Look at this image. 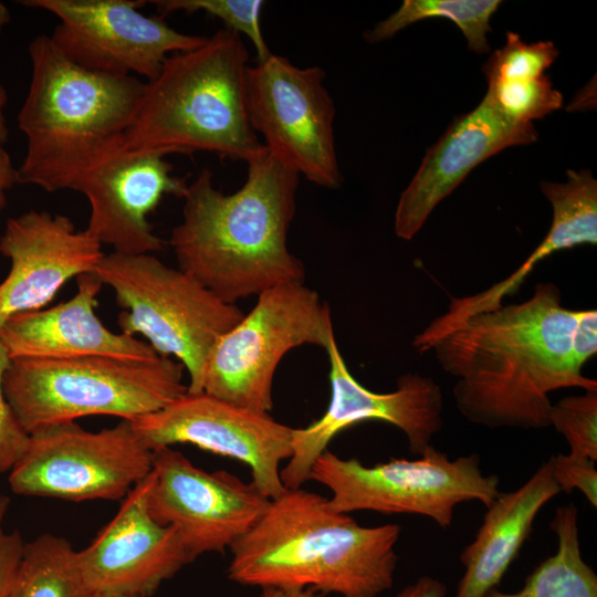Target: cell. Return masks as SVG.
I'll use <instances>...</instances> for the list:
<instances>
[{
	"mask_svg": "<svg viewBox=\"0 0 597 597\" xmlns=\"http://www.w3.org/2000/svg\"><path fill=\"white\" fill-rule=\"evenodd\" d=\"M577 318L558 286L541 282L528 300L475 314L438 339L430 349L457 378L460 413L489 428L541 429L549 426V392L597 390L574 357Z\"/></svg>",
	"mask_w": 597,
	"mask_h": 597,
	"instance_id": "6da1fadb",
	"label": "cell"
},
{
	"mask_svg": "<svg viewBox=\"0 0 597 597\" xmlns=\"http://www.w3.org/2000/svg\"><path fill=\"white\" fill-rule=\"evenodd\" d=\"M247 164L244 184L229 195L214 187L211 170H201L168 241L179 269L229 304L305 274L287 248L300 176L266 148Z\"/></svg>",
	"mask_w": 597,
	"mask_h": 597,
	"instance_id": "7a4b0ae2",
	"label": "cell"
},
{
	"mask_svg": "<svg viewBox=\"0 0 597 597\" xmlns=\"http://www.w3.org/2000/svg\"><path fill=\"white\" fill-rule=\"evenodd\" d=\"M398 524L362 526L315 492L286 489L230 547V580L245 586L377 597L391 588Z\"/></svg>",
	"mask_w": 597,
	"mask_h": 597,
	"instance_id": "3957f363",
	"label": "cell"
},
{
	"mask_svg": "<svg viewBox=\"0 0 597 597\" xmlns=\"http://www.w3.org/2000/svg\"><path fill=\"white\" fill-rule=\"evenodd\" d=\"M28 52L31 78L17 118L27 151L18 184L48 192L72 189L118 150L146 82L82 69L45 34L35 36Z\"/></svg>",
	"mask_w": 597,
	"mask_h": 597,
	"instance_id": "277c9868",
	"label": "cell"
},
{
	"mask_svg": "<svg viewBox=\"0 0 597 597\" xmlns=\"http://www.w3.org/2000/svg\"><path fill=\"white\" fill-rule=\"evenodd\" d=\"M249 52L242 36L226 28L199 46L169 55L146 81L117 153L132 155L198 151L248 163L264 150L248 115Z\"/></svg>",
	"mask_w": 597,
	"mask_h": 597,
	"instance_id": "5b68a950",
	"label": "cell"
},
{
	"mask_svg": "<svg viewBox=\"0 0 597 597\" xmlns=\"http://www.w3.org/2000/svg\"><path fill=\"white\" fill-rule=\"evenodd\" d=\"M184 366L172 357L148 360L107 356L13 358L3 392L21 427L31 434L87 416L133 421L187 391Z\"/></svg>",
	"mask_w": 597,
	"mask_h": 597,
	"instance_id": "8992f818",
	"label": "cell"
},
{
	"mask_svg": "<svg viewBox=\"0 0 597 597\" xmlns=\"http://www.w3.org/2000/svg\"><path fill=\"white\" fill-rule=\"evenodd\" d=\"M94 272L124 308L117 318L122 333L140 334L158 355L178 359L189 375L187 391L202 392L211 348L243 312L154 254L112 252Z\"/></svg>",
	"mask_w": 597,
	"mask_h": 597,
	"instance_id": "52a82bcc",
	"label": "cell"
},
{
	"mask_svg": "<svg viewBox=\"0 0 597 597\" xmlns=\"http://www.w3.org/2000/svg\"><path fill=\"white\" fill-rule=\"evenodd\" d=\"M480 463L476 453L450 460L433 446L418 459L391 458L375 465L327 449L313 463L310 480L329 490L328 505L335 512L416 514L448 528L459 504L479 501L488 506L500 494L499 476L484 474Z\"/></svg>",
	"mask_w": 597,
	"mask_h": 597,
	"instance_id": "ba28073f",
	"label": "cell"
},
{
	"mask_svg": "<svg viewBox=\"0 0 597 597\" xmlns=\"http://www.w3.org/2000/svg\"><path fill=\"white\" fill-rule=\"evenodd\" d=\"M333 335L329 307L316 291L303 282L270 287L258 294L253 308L211 348L202 391L269 413L274 374L283 356L304 344L325 349Z\"/></svg>",
	"mask_w": 597,
	"mask_h": 597,
	"instance_id": "9c48e42d",
	"label": "cell"
},
{
	"mask_svg": "<svg viewBox=\"0 0 597 597\" xmlns=\"http://www.w3.org/2000/svg\"><path fill=\"white\" fill-rule=\"evenodd\" d=\"M154 451L132 422L88 431L75 421L29 434L9 473L13 493L72 502L123 500L153 470Z\"/></svg>",
	"mask_w": 597,
	"mask_h": 597,
	"instance_id": "30bf717a",
	"label": "cell"
},
{
	"mask_svg": "<svg viewBox=\"0 0 597 597\" xmlns=\"http://www.w3.org/2000/svg\"><path fill=\"white\" fill-rule=\"evenodd\" d=\"M320 66L301 67L271 53L248 65L245 98L250 124L268 151L314 185L342 184L334 119L336 108Z\"/></svg>",
	"mask_w": 597,
	"mask_h": 597,
	"instance_id": "8fae6325",
	"label": "cell"
},
{
	"mask_svg": "<svg viewBox=\"0 0 597 597\" xmlns=\"http://www.w3.org/2000/svg\"><path fill=\"white\" fill-rule=\"evenodd\" d=\"M329 360L331 399L325 412L304 428H293L292 455L281 469L286 489H298L310 480L315 460L329 442L357 423L378 420L404 432L409 451L421 455L441 430L443 395L428 376L407 373L390 392L369 390L350 374L333 335L325 348Z\"/></svg>",
	"mask_w": 597,
	"mask_h": 597,
	"instance_id": "7c38bea8",
	"label": "cell"
},
{
	"mask_svg": "<svg viewBox=\"0 0 597 597\" xmlns=\"http://www.w3.org/2000/svg\"><path fill=\"white\" fill-rule=\"evenodd\" d=\"M57 18L50 36L72 63L87 71L133 75L150 81L167 57L195 49L206 36L169 27L160 15L148 17L138 9L145 0H24Z\"/></svg>",
	"mask_w": 597,
	"mask_h": 597,
	"instance_id": "4fadbf2b",
	"label": "cell"
},
{
	"mask_svg": "<svg viewBox=\"0 0 597 597\" xmlns=\"http://www.w3.org/2000/svg\"><path fill=\"white\" fill-rule=\"evenodd\" d=\"M132 426L151 451L179 443L247 464L252 483L269 499L286 488L281 462L292 455L293 428L206 394L186 391L164 408L134 419Z\"/></svg>",
	"mask_w": 597,
	"mask_h": 597,
	"instance_id": "5bb4252c",
	"label": "cell"
},
{
	"mask_svg": "<svg viewBox=\"0 0 597 597\" xmlns=\"http://www.w3.org/2000/svg\"><path fill=\"white\" fill-rule=\"evenodd\" d=\"M270 500L252 482L223 470L208 472L172 447L154 451L148 510L177 532L193 559L230 548Z\"/></svg>",
	"mask_w": 597,
	"mask_h": 597,
	"instance_id": "9a60e30c",
	"label": "cell"
},
{
	"mask_svg": "<svg viewBox=\"0 0 597 597\" xmlns=\"http://www.w3.org/2000/svg\"><path fill=\"white\" fill-rule=\"evenodd\" d=\"M151 472L123 499L113 519L85 548L80 567L94 594L149 597L193 562L177 532L158 523L147 505Z\"/></svg>",
	"mask_w": 597,
	"mask_h": 597,
	"instance_id": "2e32d148",
	"label": "cell"
},
{
	"mask_svg": "<svg viewBox=\"0 0 597 597\" xmlns=\"http://www.w3.org/2000/svg\"><path fill=\"white\" fill-rule=\"evenodd\" d=\"M0 252L11 262L0 283V327L15 314L42 310L72 277L94 272L105 255L69 217L36 210L7 221Z\"/></svg>",
	"mask_w": 597,
	"mask_h": 597,
	"instance_id": "e0dca14e",
	"label": "cell"
},
{
	"mask_svg": "<svg viewBox=\"0 0 597 597\" xmlns=\"http://www.w3.org/2000/svg\"><path fill=\"white\" fill-rule=\"evenodd\" d=\"M187 186L165 157L115 151L71 190L87 198L91 213L85 230L102 245L122 254H153L165 244L148 216L165 196L182 198Z\"/></svg>",
	"mask_w": 597,
	"mask_h": 597,
	"instance_id": "ac0fdd59",
	"label": "cell"
},
{
	"mask_svg": "<svg viewBox=\"0 0 597 597\" xmlns=\"http://www.w3.org/2000/svg\"><path fill=\"white\" fill-rule=\"evenodd\" d=\"M532 124L503 116L485 94L471 112L458 117L426 153L401 192L395 212V233L411 240L439 202L485 159L501 150L537 140Z\"/></svg>",
	"mask_w": 597,
	"mask_h": 597,
	"instance_id": "d6986e66",
	"label": "cell"
},
{
	"mask_svg": "<svg viewBox=\"0 0 597 597\" xmlns=\"http://www.w3.org/2000/svg\"><path fill=\"white\" fill-rule=\"evenodd\" d=\"M103 283L95 272L77 276L75 295L56 306L11 316L0 327L10 359L107 356L148 360L154 348L134 336L109 331L95 307Z\"/></svg>",
	"mask_w": 597,
	"mask_h": 597,
	"instance_id": "ffe728a7",
	"label": "cell"
},
{
	"mask_svg": "<svg viewBox=\"0 0 597 597\" xmlns=\"http://www.w3.org/2000/svg\"><path fill=\"white\" fill-rule=\"evenodd\" d=\"M559 492L547 460L520 488L500 493L486 506L474 540L460 554L464 574L455 597H485L496 588L527 540L536 515Z\"/></svg>",
	"mask_w": 597,
	"mask_h": 597,
	"instance_id": "44dd1931",
	"label": "cell"
},
{
	"mask_svg": "<svg viewBox=\"0 0 597 597\" xmlns=\"http://www.w3.org/2000/svg\"><path fill=\"white\" fill-rule=\"evenodd\" d=\"M551 530L557 551L535 568L524 587L516 593L494 588L485 597H597V576L582 557L577 507H557Z\"/></svg>",
	"mask_w": 597,
	"mask_h": 597,
	"instance_id": "7402d4cb",
	"label": "cell"
},
{
	"mask_svg": "<svg viewBox=\"0 0 597 597\" xmlns=\"http://www.w3.org/2000/svg\"><path fill=\"white\" fill-rule=\"evenodd\" d=\"M71 543L44 533L25 543L10 597H94Z\"/></svg>",
	"mask_w": 597,
	"mask_h": 597,
	"instance_id": "603a6c76",
	"label": "cell"
},
{
	"mask_svg": "<svg viewBox=\"0 0 597 597\" xmlns=\"http://www.w3.org/2000/svg\"><path fill=\"white\" fill-rule=\"evenodd\" d=\"M500 0H405L385 20L364 33L369 43L391 39L402 29L428 18H447L464 34L468 48L475 53L490 51L488 33L491 17L496 12Z\"/></svg>",
	"mask_w": 597,
	"mask_h": 597,
	"instance_id": "cb8c5ba5",
	"label": "cell"
},
{
	"mask_svg": "<svg viewBox=\"0 0 597 597\" xmlns=\"http://www.w3.org/2000/svg\"><path fill=\"white\" fill-rule=\"evenodd\" d=\"M153 3L160 17L174 12L192 14L205 12L221 20L224 28L247 36L255 49L256 62L271 55L264 39L260 17L264 7L262 0H155Z\"/></svg>",
	"mask_w": 597,
	"mask_h": 597,
	"instance_id": "d4e9b609",
	"label": "cell"
},
{
	"mask_svg": "<svg viewBox=\"0 0 597 597\" xmlns=\"http://www.w3.org/2000/svg\"><path fill=\"white\" fill-rule=\"evenodd\" d=\"M486 95L503 116L519 124H532L563 105V95L545 74L528 80L489 82Z\"/></svg>",
	"mask_w": 597,
	"mask_h": 597,
	"instance_id": "484cf974",
	"label": "cell"
},
{
	"mask_svg": "<svg viewBox=\"0 0 597 597\" xmlns=\"http://www.w3.org/2000/svg\"><path fill=\"white\" fill-rule=\"evenodd\" d=\"M549 426L569 444V455L597 461V390L552 404Z\"/></svg>",
	"mask_w": 597,
	"mask_h": 597,
	"instance_id": "4316f807",
	"label": "cell"
},
{
	"mask_svg": "<svg viewBox=\"0 0 597 597\" xmlns=\"http://www.w3.org/2000/svg\"><path fill=\"white\" fill-rule=\"evenodd\" d=\"M557 56L553 42L526 43L509 31L505 44L493 52L483 72L488 82L535 78L545 74Z\"/></svg>",
	"mask_w": 597,
	"mask_h": 597,
	"instance_id": "83f0119b",
	"label": "cell"
},
{
	"mask_svg": "<svg viewBox=\"0 0 597 597\" xmlns=\"http://www.w3.org/2000/svg\"><path fill=\"white\" fill-rule=\"evenodd\" d=\"M10 364L0 341V473L10 472L24 453L29 434L21 427L3 392V376Z\"/></svg>",
	"mask_w": 597,
	"mask_h": 597,
	"instance_id": "f1b7e54d",
	"label": "cell"
},
{
	"mask_svg": "<svg viewBox=\"0 0 597 597\" xmlns=\"http://www.w3.org/2000/svg\"><path fill=\"white\" fill-rule=\"evenodd\" d=\"M552 475L561 492L570 494L577 489L593 507H597V470L595 461L569 454H558L548 459Z\"/></svg>",
	"mask_w": 597,
	"mask_h": 597,
	"instance_id": "f546056e",
	"label": "cell"
},
{
	"mask_svg": "<svg viewBox=\"0 0 597 597\" xmlns=\"http://www.w3.org/2000/svg\"><path fill=\"white\" fill-rule=\"evenodd\" d=\"M9 506L10 498L0 495V597H10L25 546L19 531L4 528Z\"/></svg>",
	"mask_w": 597,
	"mask_h": 597,
	"instance_id": "4dcf8cb0",
	"label": "cell"
},
{
	"mask_svg": "<svg viewBox=\"0 0 597 597\" xmlns=\"http://www.w3.org/2000/svg\"><path fill=\"white\" fill-rule=\"evenodd\" d=\"M573 353L579 367L597 353V312L596 310L578 311V318L573 339Z\"/></svg>",
	"mask_w": 597,
	"mask_h": 597,
	"instance_id": "1f68e13d",
	"label": "cell"
},
{
	"mask_svg": "<svg viewBox=\"0 0 597 597\" xmlns=\"http://www.w3.org/2000/svg\"><path fill=\"white\" fill-rule=\"evenodd\" d=\"M446 585L439 579L422 576L415 583L406 586L395 597H444Z\"/></svg>",
	"mask_w": 597,
	"mask_h": 597,
	"instance_id": "d6a6232c",
	"label": "cell"
},
{
	"mask_svg": "<svg viewBox=\"0 0 597 597\" xmlns=\"http://www.w3.org/2000/svg\"><path fill=\"white\" fill-rule=\"evenodd\" d=\"M18 184L17 168L8 151L0 145V210L7 203V191Z\"/></svg>",
	"mask_w": 597,
	"mask_h": 597,
	"instance_id": "836d02e7",
	"label": "cell"
},
{
	"mask_svg": "<svg viewBox=\"0 0 597 597\" xmlns=\"http://www.w3.org/2000/svg\"><path fill=\"white\" fill-rule=\"evenodd\" d=\"M258 597H323V594L307 589H281V588H262Z\"/></svg>",
	"mask_w": 597,
	"mask_h": 597,
	"instance_id": "e575fe53",
	"label": "cell"
},
{
	"mask_svg": "<svg viewBox=\"0 0 597 597\" xmlns=\"http://www.w3.org/2000/svg\"><path fill=\"white\" fill-rule=\"evenodd\" d=\"M7 102H8V94L4 86L0 82V145L2 146L8 140V137H9V129H8L7 119L4 115V107L7 105Z\"/></svg>",
	"mask_w": 597,
	"mask_h": 597,
	"instance_id": "d590c367",
	"label": "cell"
},
{
	"mask_svg": "<svg viewBox=\"0 0 597 597\" xmlns=\"http://www.w3.org/2000/svg\"><path fill=\"white\" fill-rule=\"evenodd\" d=\"M10 21V12L6 4L0 2V33L2 32L4 25Z\"/></svg>",
	"mask_w": 597,
	"mask_h": 597,
	"instance_id": "8d00e7d4",
	"label": "cell"
},
{
	"mask_svg": "<svg viewBox=\"0 0 597 597\" xmlns=\"http://www.w3.org/2000/svg\"><path fill=\"white\" fill-rule=\"evenodd\" d=\"M94 597H143V596L116 594V593H103V594H96Z\"/></svg>",
	"mask_w": 597,
	"mask_h": 597,
	"instance_id": "74e56055",
	"label": "cell"
}]
</instances>
